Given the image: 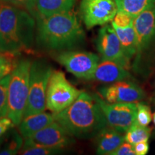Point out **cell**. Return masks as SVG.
<instances>
[{"instance_id": "cell-1", "label": "cell", "mask_w": 155, "mask_h": 155, "mask_svg": "<svg viewBox=\"0 0 155 155\" xmlns=\"http://www.w3.org/2000/svg\"><path fill=\"white\" fill-rule=\"evenodd\" d=\"M34 17L39 49L56 53L75 50L85 42L86 34L73 9L50 16L36 12Z\"/></svg>"}, {"instance_id": "cell-2", "label": "cell", "mask_w": 155, "mask_h": 155, "mask_svg": "<svg viewBox=\"0 0 155 155\" xmlns=\"http://www.w3.org/2000/svg\"><path fill=\"white\" fill-rule=\"evenodd\" d=\"M53 116L70 134L80 139L94 138L108 126L95 94L86 91H82L71 105L53 114Z\"/></svg>"}, {"instance_id": "cell-3", "label": "cell", "mask_w": 155, "mask_h": 155, "mask_svg": "<svg viewBox=\"0 0 155 155\" xmlns=\"http://www.w3.org/2000/svg\"><path fill=\"white\" fill-rule=\"evenodd\" d=\"M36 21L28 11L0 2V52L19 54L32 49Z\"/></svg>"}, {"instance_id": "cell-4", "label": "cell", "mask_w": 155, "mask_h": 155, "mask_svg": "<svg viewBox=\"0 0 155 155\" xmlns=\"http://www.w3.org/2000/svg\"><path fill=\"white\" fill-rule=\"evenodd\" d=\"M31 63L32 61L29 59L19 60L16 68L10 74L7 116L15 126H18L24 116L29 94Z\"/></svg>"}, {"instance_id": "cell-5", "label": "cell", "mask_w": 155, "mask_h": 155, "mask_svg": "<svg viewBox=\"0 0 155 155\" xmlns=\"http://www.w3.org/2000/svg\"><path fill=\"white\" fill-rule=\"evenodd\" d=\"M133 28L137 40V53L132 66L141 73L144 64L150 61L155 49V4L134 17Z\"/></svg>"}, {"instance_id": "cell-6", "label": "cell", "mask_w": 155, "mask_h": 155, "mask_svg": "<svg viewBox=\"0 0 155 155\" xmlns=\"http://www.w3.org/2000/svg\"><path fill=\"white\" fill-rule=\"evenodd\" d=\"M53 68L44 60H35L30 66L29 94L24 116L41 113L46 108V92Z\"/></svg>"}, {"instance_id": "cell-7", "label": "cell", "mask_w": 155, "mask_h": 155, "mask_svg": "<svg viewBox=\"0 0 155 155\" xmlns=\"http://www.w3.org/2000/svg\"><path fill=\"white\" fill-rule=\"evenodd\" d=\"M82 91L73 86L62 71H53L46 92V108L53 114L61 112L71 105Z\"/></svg>"}, {"instance_id": "cell-8", "label": "cell", "mask_w": 155, "mask_h": 155, "mask_svg": "<svg viewBox=\"0 0 155 155\" xmlns=\"http://www.w3.org/2000/svg\"><path fill=\"white\" fill-rule=\"evenodd\" d=\"M52 54L68 72L78 78L86 80H91L101 60L97 54L84 50H64Z\"/></svg>"}, {"instance_id": "cell-9", "label": "cell", "mask_w": 155, "mask_h": 155, "mask_svg": "<svg viewBox=\"0 0 155 155\" xmlns=\"http://www.w3.org/2000/svg\"><path fill=\"white\" fill-rule=\"evenodd\" d=\"M108 127L124 134L136 122L137 103H108L99 95L95 94Z\"/></svg>"}, {"instance_id": "cell-10", "label": "cell", "mask_w": 155, "mask_h": 155, "mask_svg": "<svg viewBox=\"0 0 155 155\" xmlns=\"http://www.w3.org/2000/svg\"><path fill=\"white\" fill-rule=\"evenodd\" d=\"M115 0H81V17L88 29L111 22L117 12Z\"/></svg>"}, {"instance_id": "cell-11", "label": "cell", "mask_w": 155, "mask_h": 155, "mask_svg": "<svg viewBox=\"0 0 155 155\" xmlns=\"http://www.w3.org/2000/svg\"><path fill=\"white\" fill-rule=\"evenodd\" d=\"M96 45L101 60L119 62L127 68H130V61L127 59L112 25H104L98 31Z\"/></svg>"}, {"instance_id": "cell-12", "label": "cell", "mask_w": 155, "mask_h": 155, "mask_svg": "<svg viewBox=\"0 0 155 155\" xmlns=\"http://www.w3.org/2000/svg\"><path fill=\"white\" fill-rule=\"evenodd\" d=\"M98 94L108 103L139 102L146 97L143 88L129 79L101 87Z\"/></svg>"}, {"instance_id": "cell-13", "label": "cell", "mask_w": 155, "mask_h": 155, "mask_svg": "<svg viewBox=\"0 0 155 155\" xmlns=\"http://www.w3.org/2000/svg\"><path fill=\"white\" fill-rule=\"evenodd\" d=\"M34 144L63 150L74 142V139L55 121L30 137L24 139Z\"/></svg>"}, {"instance_id": "cell-14", "label": "cell", "mask_w": 155, "mask_h": 155, "mask_svg": "<svg viewBox=\"0 0 155 155\" xmlns=\"http://www.w3.org/2000/svg\"><path fill=\"white\" fill-rule=\"evenodd\" d=\"M131 77L129 68L121 63L108 60H100L91 80L110 84L130 79Z\"/></svg>"}, {"instance_id": "cell-15", "label": "cell", "mask_w": 155, "mask_h": 155, "mask_svg": "<svg viewBox=\"0 0 155 155\" xmlns=\"http://www.w3.org/2000/svg\"><path fill=\"white\" fill-rule=\"evenodd\" d=\"M96 154L110 155L124 141V136L113 128H104L96 136Z\"/></svg>"}, {"instance_id": "cell-16", "label": "cell", "mask_w": 155, "mask_h": 155, "mask_svg": "<svg viewBox=\"0 0 155 155\" xmlns=\"http://www.w3.org/2000/svg\"><path fill=\"white\" fill-rule=\"evenodd\" d=\"M55 121L53 114L41 112L23 118L18 125L19 132L23 138L30 137L48 125Z\"/></svg>"}, {"instance_id": "cell-17", "label": "cell", "mask_w": 155, "mask_h": 155, "mask_svg": "<svg viewBox=\"0 0 155 155\" xmlns=\"http://www.w3.org/2000/svg\"><path fill=\"white\" fill-rule=\"evenodd\" d=\"M75 2L76 0H35L36 12L44 16L58 14L72 9Z\"/></svg>"}, {"instance_id": "cell-18", "label": "cell", "mask_w": 155, "mask_h": 155, "mask_svg": "<svg viewBox=\"0 0 155 155\" xmlns=\"http://www.w3.org/2000/svg\"><path fill=\"white\" fill-rule=\"evenodd\" d=\"M112 26L119 38L125 56L131 61V58L135 56L137 53V40L133 25L124 28H118L113 25Z\"/></svg>"}, {"instance_id": "cell-19", "label": "cell", "mask_w": 155, "mask_h": 155, "mask_svg": "<svg viewBox=\"0 0 155 155\" xmlns=\"http://www.w3.org/2000/svg\"><path fill=\"white\" fill-rule=\"evenodd\" d=\"M24 144V138L19 131L12 128L5 134L4 141L0 149V155L18 154Z\"/></svg>"}, {"instance_id": "cell-20", "label": "cell", "mask_w": 155, "mask_h": 155, "mask_svg": "<svg viewBox=\"0 0 155 155\" xmlns=\"http://www.w3.org/2000/svg\"><path fill=\"white\" fill-rule=\"evenodd\" d=\"M117 9L134 17L155 4V0H115Z\"/></svg>"}, {"instance_id": "cell-21", "label": "cell", "mask_w": 155, "mask_h": 155, "mask_svg": "<svg viewBox=\"0 0 155 155\" xmlns=\"http://www.w3.org/2000/svg\"><path fill=\"white\" fill-rule=\"evenodd\" d=\"M124 134V141L134 145L141 141H148L152 134V128L141 126L136 121Z\"/></svg>"}, {"instance_id": "cell-22", "label": "cell", "mask_w": 155, "mask_h": 155, "mask_svg": "<svg viewBox=\"0 0 155 155\" xmlns=\"http://www.w3.org/2000/svg\"><path fill=\"white\" fill-rule=\"evenodd\" d=\"M62 151L63 150L34 144L27 139H24V144L19 154L23 155H50L58 154Z\"/></svg>"}, {"instance_id": "cell-23", "label": "cell", "mask_w": 155, "mask_h": 155, "mask_svg": "<svg viewBox=\"0 0 155 155\" xmlns=\"http://www.w3.org/2000/svg\"><path fill=\"white\" fill-rule=\"evenodd\" d=\"M17 55L18 54L0 52V80L10 75L16 68L19 62Z\"/></svg>"}, {"instance_id": "cell-24", "label": "cell", "mask_w": 155, "mask_h": 155, "mask_svg": "<svg viewBox=\"0 0 155 155\" xmlns=\"http://www.w3.org/2000/svg\"><path fill=\"white\" fill-rule=\"evenodd\" d=\"M10 75L0 80V119L6 117L8 111V88Z\"/></svg>"}, {"instance_id": "cell-25", "label": "cell", "mask_w": 155, "mask_h": 155, "mask_svg": "<svg viewBox=\"0 0 155 155\" xmlns=\"http://www.w3.org/2000/svg\"><path fill=\"white\" fill-rule=\"evenodd\" d=\"M152 120L150 107L142 102L137 103V111L136 121L141 126H148Z\"/></svg>"}, {"instance_id": "cell-26", "label": "cell", "mask_w": 155, "mask_h": 155, "mask_svg": "<svg viewBox=\"0 0 155 155\" xmlns=\"http://www.w3.org/2000/svg\"><path fill=\"white\" fill-rule=\"evenodd\" d=\"M0 2L25 9L33 17L36 12L35 0H0Z\"/></svg>"}, {"instance_id": "cell-27", "label": "cell", "mask_w": 155, "mask_h": 155, "mask_svg": "<svg viewBox=\"0 0 155 155\" xmlns=\"http://www.w3.org/2000/svg\"><path fill=\"white\" fill-rule=\"evenodd\" d=\"M133 19L134 17L130 16V15L118 10L114 17L113 20L111 22L112 25H115L118 28H124L133 25Z\"/></svg>"}, {"instance_id": "cell-28", "label": "cell", "mask_w": 155, "mask_h": 155, "mask_svg": "<svg viewBox=\"0 0 155 155\" xmlns=\"http://www.w3.org/2000/svg\"><path fill=\"white\" fill-rule=\"evenodd\" d=\"M110 155H136L134 145L127 141H124L120 146L116 149Z\"/></svg>"}, {"instance_id": "cell-29", "label": "cell", "mask_w": 155, "mask_h": 155, "mask_svg": "<svg viewBox=\"0 0 155 155\" xmlns=\"http://www.w3.org/2000/svg\"><path fill=\"white\" fill-rule=\"evenodd\" d=\"M14 126L13 122L7 116L0 119V137L5 135L9 129L14 127Z\"/></svg>"}, {"instance_id": "cell-30", "label": "cell", "mask_w": 155, "mask_h": 155, "mask_svg": "<svg viewBox=\"0 0 155 155\" xmlns=\"http://www.w3.org/2000/svg\"><path fill=\"white\" fill-rule=\"evenodd\" d=\"M136 155H146L149 152L150 146L148 141H141L134 145Z\"/></svg>"}, {"instance_id": "cell-31", "label": "cell", "mask_w": 155, "mask_h": 155, "mask_svg": "<svg viewBox=\"0 0 155 155\" xmlns=\"http://www.w3.org/2000/svg\"><path fill=\"white\" fill-rule=\"evenodd\" d=\"M4 138H5V135L2 136V137H0V149H1V147L2 145V143L4 141Z\"/></svg>"}, {"instance_id": "cell-32", "label": "cell", "mask_w": 155, "mask_h": 155, "mask_svg": "<svg viewBox=\"0 0 155 155\" xmlns=\"http://www.w3.org/2000/svg\"><path fill=\"white\" fill-rule=\"evenodd\" d=\"M152 121H153V123H154V124L155 126V111H154V113L152 114Z\"/></svg>"}, {"instance_id": "cell-33", "label": "cell", "mask_w": 155, "mask_h": 155, "mask_svg": "<svg viewBox=\"0 0 155 155\" xmlns=\"http://www.w3.org/2000/svg\"><path fill=\"white\" fill-rule=\"evenodd\" d=\"M154 89H155V79H154Z\"/></svg>"}, {"instance_id": "cell-34", "label": "cell", "mask_w": 155, "mask_h": 155, "mask_svg": "<svg viewBox=\"0 0 155 155\" xmlns=\"http://www.w3.org/2000/svg\"><path fill=\"white\" fill-rule=\"evenodd\" d=\"M154 101H155V100H154Z\"/></svg>"}, {"instance_id": "cell-35", "label": "cell", "mask_w": 155, "mask_h": 155, "mask_svg": "<svg viewBox=\"0 0 155 155\" xmlns=\"http://www.w3.org/2000/svg\"><path fill=\"white\" fill-rule=\"evenodd\" d=\"M154 59H155V58H154Z\"/></svg>"}]
</instances>
